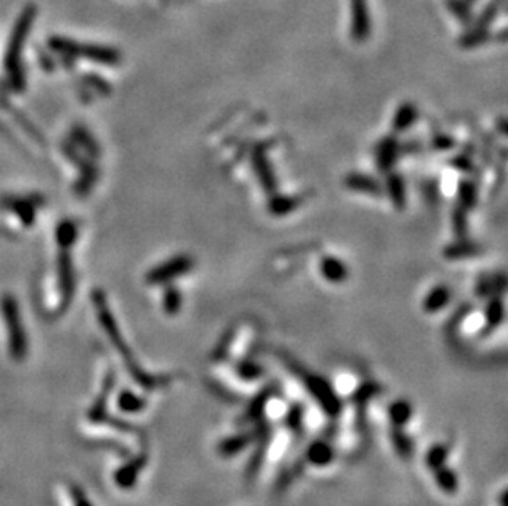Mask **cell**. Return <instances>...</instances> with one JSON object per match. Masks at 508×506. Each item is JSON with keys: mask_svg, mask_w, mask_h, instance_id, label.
Returning a JSON list of instances; mask_svg holds the SVG:
<instances>
[{"mask_svg": "<svg viewBox=\"0 0 508 506\" xmlns=\"http://www.w3.org/2000/svg\"><path fill=\"white\" fill-rule=\"evenodd\" d=\"M319 273L326 282L332 284H341L349 278V268L337 256H323L319 261Z\"/></svg>", "mask_w": 508, "mask_h": 506, "instance_id": "obj_15", "label": "cell"}, {"mask_svg": "<svg viewBox=\"0 0 508 506\" xmlns=\"http://www.w3.org/2000/svg\"><path fill=\"white\" fill-rule=\"evenodd\" d=\"M336 449L331 443L329 437H319L314 439L305 450L303 463L306 467H316V468H326L336 460Z\"/></svg>", "mask_w": 508, "mask_h": 506, "instance_id": "obj_8", "label": "cell"}, {"mask_svg": "<svg viewBox=\"0 0 508 506\" xmlns=\"http://www.w3.org/2000/svg\"><path fill=\"white\" fill-rule=\"evenodd\" d=\"M36 18V7L26 6L22 10L20 17L17 18L15 26H13L10 40H8L7 53H6V71L8 76V84L13 91L20 92L25 89V75L24 64H22V53H24L25 41L29 38L30 29Z\"/></svg>", "mask_w": 508, "mask_h": 506, "instance_id": "obj_2", "label": "cell"}, {"mask_svg": "<svg viewBox=\"0 0 508 506\" xmlns=\"http://www.w3.org/2000/svg\"><path fill=\"white\" fill-rule=\"evenodd\" d=\"M449 454H451L449 444H442V443L436 444L428 450L426 455H424V463H426L428 468H431V470L434 472L436 468L446 466Z\"/></svg>", "mask_w": 508, "mask_h": 506, "instance_id": "obj_27", "label": "cell"}, {"mask_svg": "<svg viewBox=\"0 0 508 506\" xmlns=\"http://www.w3.org/2000/svg\"><path fill=\"white\" fill-rule=\"evenodd\" d=\"M162 305H163V311L167 312L169 316H175L178 312L181 311L183 306V294L180 289L173 284H168L167 289L163 291L162 296Z\"/></svg>", "mask_w": 508, "mask_h": 506, "instance_id": "obj_30", "label": "cell"}, {"mask_svg": "<svg viewBox=\"0 0 508 506\" xmlns=\"http://www.w3.org/2000/svg\"><path fill=\"white\" fill-rule=\"evenodd\" d=\"M300 204H301V197L298 196H282L275 192V194L270 196L267 210L268 214L275 215V217H283V215L291 214L293 210L298 209Z\"/></svg>", "mask_w": 508, "mask_h": 506, "instance_id": "obj_20", "label": "cell"}, {"mask_svg": "<svg viewBox=\"0 0 508 506\" xmlns=\"http://www.w3.org/2000/svg\"><path fill=\"white\" fill-rule=\"evenodd\" d=\"M451 164L464 173H469L470 169H472V161H470L469 156H465V155H459V156H456V158H452Z\"/></svg>", "mask_w": 508, "mask_h": 506, "instance_id": "obj_38", "label": "cell"}, {"mask_svg": "<svg viewBox=\"0 0 508 506\" xmlns=\"http://www.w3.org/2000/svg\"><path fill=\"white\" fill-rule=\"evenodd\" d=\"M344 186L347 190L360 192V194H370V196H382L383 194V184L369 174L362 173H351L347 174L344 179Z\"/></svg>", "mask_w": 508, "mask_h": 506, "instance_id": "obj_14", "label": "cell"}, {"mask_svg": "<svg viewBox=\"0 0 508 506\" xmlns=\"http://www.w3.org/2000/svg\"><path fill=\"white\" fill-rule=\"evenodd\" d=\"M388 417L393 426L405 427L413 417V406L408 399H397L388 406Z\"/></svg>", "mask_w": 508, "mask_h": 506, "instance_id": "obj_23", "label": "cell"}, {"mask_svg": "<svg viewBox=\"0 0 508 506\" xmlns=\"http://www.w3.org/2000/svg\"><path fill=\"white\" fill-rule=\"evenodd\" d=\"M252 168H254L255 176H257L260 186L262 190L267 192L268 196H272L277 192V178H275L272 164H270L268 156H267V148L265 145H257L254 150H252Z\"/></svg>", "mask_w": 508, "mask_h": 506, "instance_id": "obj_9", "label": "cell"}, {"mask_svg": "<svg viewBox=\"0 0 508 506\" xmlns=\"http://www.w3.org/2000/svg\"><path fill=\"white\" fill-rule=\"evenodd\" d=\"M503 316H505V306H503V299L498 294H493L488 301L487 307H485V317H484V325L482 330H480V335H485L491 332L492 329L498 328L502 324Z\"/></svg>", "mask_w": 508, "mask_h": 506, "instance_id": "obj_18", "label": "cell"}, {"mask_svg": "<svg viewBox=\"0 0 508 506\" xmlns=\"http://www.w3.org/2000/svg\"><path fill=\"white\" fill-rule=\"evenodd\" d=\"M58 279H59V293L63 294V306L70 305L72 293L76 288L75 279V266H72L70 250H61L58 256Z\"/></svg>", "mask_w": 508, "mask_h": 506, "instance_id": "obj_10", "label": "cell"}, {"mask_svg": "<svg viewBox=\"0 0 508 506\" xmlns=\"http://www.w3.org/2000/svg\"><path fill=\"white\" fill-rule=\"evenodd\" d=\"M468 213L462 206L454 207V213H452V230H454L457 238H468Z\"/></svg>", "mask_w": 508, "mask_h": 506, "instance_id": "obj_31", "label": "cell"}, {"mask_svg": "<svg viewBox=\"0 0 508 506\" xmlns=\"http://www.w3.org/2000/svg\"><path fill=\"white\" fill-rule=\"evenodd\" d=\"M457 196H459V206L464 207L465 210H470L477 204L479 199V190L474 181L470 179H462L457 187Z\"/></svg>", "mask_w": 508, "mask_h": 506, "instance_id": "obj_28", "label": "cell"}, {"mask_svg": "<svg viewBox=\"0 0 508 506\" xmlns=\"http://www.w3.org/2000/svg\"><path fill=\"white\" fill-rule=\"evenodd\" d=\"M418 118V109L415 104L403 102L397 109L395 115H393V132L400 133L408 130Z\"/></svg>", "mask_w": 508, "mask_h": 506, "instance_id": "obj_21", "label": "cell"}, {"mask_svg": "<svg viewBox=\"0 0 508 506\" xmlns=\"http://www.w3.org/2000/svg\"><path fill=\"white\" fill-rule=\"evenodd\" d=\"M263 422H265V420L257 422L254 429L244 431V432H240V434H236V436L224 437L221 443L217 444V449H216L217 454L224 459L236 457V455H239L242 450H245L247 447H250V445H254L255 440L259 439L260 431H262V427H263Z\"/></svg>", "mask_w": 508, "mask_h": 506, "instance_id": "obj_7", "label": "cell"}, {"mask_svg": "<svg viewBox=\"0 0 508 506\" xmlns=\"http://www.w3.org/2000/svg\"><path fill=\"white\" fill-rule=\"evenodd\" d=\"M451 301V289L446 284H438L429 291L423 299V311L428 314H436L442 311L444 307L449 305Z\"/></svg>", "mask_w": 508, "mask_h": 506, "instance_id": "obj_19", "label": "cell"}, {"mask_svg": "<svg viewBox=\"0 0 508 506\" xmlns=\"http://www.w3.org/2000/svg\"><path fill=\"white\" fill-rule=\"evenodd\" d=\"M48 46L63 58L89 59L93 63L107 64V66H117L122 61L121 52L116 48H111V46L82 45L77 43V41L63 38V36H52L48 40Z\"/></svg>", "mask_w": 508, "mask_h": 506, "instance_id": "obj_3", "label": "cell"}, {"mask_svg": "<svg viewBox=\"0 0 508 506\" xmlns=\"http://www.w3.org/2000/svg\"><path fill=\"white\" fill-rule=\"evenodd\" d=\"M236 378L245 385H254L265 376V368L252 358H242L234 367Z\"/></svg>", "mask_w": 508, "mask_h": 506, "instance_id": "obj_17", "label": "cell"}, {"mask_svg": "<svg viewBox=\"0 0 508 506\" xmlns=\"http://www.w3.org/2000/svg\"><path fill=\"white\" fill-rule=\"evenodd\" d=\"M480 253V248L475 243L469 242L468 238H459V240L451 243L444 248V256L447 260H461L469 259V256H475Z\"/></svg>", "mask_w": 508, "mask_h": 506, "instance_id": "obj_24", "label": "cell"}, {"mask_svg": "<svg viewBox=\"0 0 508 506\" xmlns=\"http://www.w3.org/2000/svg\"><path fill=\"white\" fill-rule=\"evenodd\" d=\"M234 340H236V329H229L227 332L224 334L221 342L217 344L216 351L213 352V360L214 362H224V360H226V358L231 355Z\"/></svg>", "mask_w": 508, "mask_h": 506, "instance_id": "obj_32", "label": "cell"}, {"mask_svg": "<svg viewBox=\"0 0 508 506\" xmlns=\"http://www.w3.org/2000/svg\"><path fill=\"white\" fill-rule=\"evenodd\" d=\"M352 2V38L362 43L370 36L372 23H370V13L367 0H351Z\"/></svg>", "mask_w": 508, "mask_h": 506, "instance_id": "obj_11", "label": "cell"}, {"mask_svg": "<svg viewBox=\"0 0 508 506\" xmlns=\"http://www.w3.org/2000/svg\"><path fill=\"white\" fill-rule=\"evenodd\" d=\"M487 38H488L487 29H474L472 31H469L468 35L462 36L461 45L464 46V48H474V46L485 43Z\"/></svg>", "mask_w": 508, "mask_h": 506, "instance_id": "obj_34", "label": "cell"}, {"mask_svg": "<svg viewBox=\"0 0 508 506\" xmlns=\"http://www.w3.org/2000/svg\"><path fill=\"white\" fill-rule=\"evenodd\" d=\"M72 144H76L79 148H82L88 153V156L91 158H98L99 156V146L95 144V140L93 137L89 135V132H86L84 128L76 127L72 128V135H71Z\"/></svg>", "mask_w": 508, "mask_h": 506, "instance_id": "obj_29", "label": "cell"}, {"mask_svg": "<svg viewBox=\"0 0 508 506\" xmlns=\"http://www.w3.org/2000/svg\"><path fill=\"white\" fill-rule=\"evenodd\" d=\"M45 204V199L41 196L30 194V196H3L0 199V207L7 213L15 215L25 227H31L36 220L38 209Z\"/></svg>", "mask_w": 508, "mask_h": 506, "instance_id": "obj_6", "label": "cell"}, {"mask_svg": "<svg viewBox=\"0 0 508 506\" xmlns=\"http://www.w3.org/2000/svg\"><path fill=\"white\" fill-rule=\"evenodd\" d=\"M383 192H387L390 197L392 204L395 209L403 210L406 207V186L405 179L397 173H387V179L383 183Z\"/></svg>", "mask_w": 508, "mask_h": 506, "instance_id": "obj_16", "label": "cell"}, {"mask_svg": "<svg viewBox=\"0 0 508 506\" xmlns=\"http://www.w3.org/2000/svg\"><path fill=\"white\" fill-rule=\"evenodd\" d=\"M392 445L395 449V452L400 455L403 460L411 459L413 455V440L410 439V436L405 432V427L393 426L390 432Z\"/></svg>", "mask_w": 508, "mask_h": 506, "instance_id": "obj_25", "label": "cell"}, {"mask_svg": "<svg viewBox=\"0 0 508 506\" xmlns=\"http://www.w3.org/2000/svg\"><path fill=\"white\" fill-rule=\"evenodd\" d=\"M434 473V482H436L438 489L446 495H456L457 490H459V477L454 470H451L449 467L442 466L436 468Z\"/></svg>", "mask_w": 508, "mask_h": 506, "instance_id": "obj_22", "label": "cell"}, {"mask_svg": "<svg viewBox=\"0 0 508 506\" xmlns=\"http://www.w3.org/2000/svg\"><path fill=\"white\" fill-rule=\"evenodd\" d=\"M400 155V144L393 135H388L378 141L375 148V164L382 173H390L397 164Z\"/></svg>", "mask_w": 508, "mask_h": 506, "instance_id": "obj_12", "label": "cell"}, {"mask_svg": "<svg viewBox=\"0 0 508 506\" xmlns=\"http://www.w3.org/2000/svg\"><path fill=\"white\" fill-rule=\"evenodd\" d=\"M84 84L89 86V87H94L98 94L109 95V92H111V86H109L107 82H105L102 79V77H98V76H94V75L84 76Z\"/></svg>", "mask_w": 508, "mask_h": 506, "instance_id": "obj_35", "label": "cell"}, {"mask_svg": "<svg viewBox=\"0 0 508 506\" xmlns=\"http://www.w3.org/2000/svg\"><path fill=\"white\" fill-rule=\"evenodd\" d=\"M77 232H79V227H77V222L75 220H63V222L58 224L56 227V242L61 250H70V248L75 245Z\"/></svg>", "mask_w": 508, "mask_h": 506, "instance_id": "obj_26", "label": "cell"}, {"mask_svg": "<svg viewBox=\"0 0 508 506\" xmlns=\"http://www.w3.org/2000/svg\"><path fill=\"white\" fill-rule=\"evenodd\" d=\"M282 362L288 367L290 374L295 375L296 380H300V383L308 391L309 397L314 399V403L318 404L324 416L331 417V420H337L344 404H342L341 397L334 390L332 383H329L324 376L306 370L305 367H301L298 362L291 360L290 357L282 355Z\"/></svg>", "mask_w": 508, "mask_h": 506, "instance_id": "obj_1", "label": "cell"}, {"mask_svg": "<svg viewBox=\"0 0 508 506\" xmlns=\"http://www.w3.org/2000/svg\"><path fill=\"white\" fill-rule=\"evenodd\" d=\"M449 7L464 23H468L470 20V8L468 6V2H462V0H451Z\"/></svg>", "mask_w": 508, "mask_h": 506, "instance_id": "obj_37", "label": "cell"}, {"mask_svg": "<svg viewBox=\"0 0 508 506\" xmlns=\"http://www.w3.org/2000/svg\"><path fill=\"white\" fill-rule=\"evenodd\" d=\"M193 266L194 261L191 260V256L176 255L150 270L145 276V282L148 284H153V286H157V284H169L173 279L190 273L193 270Z\"/></svg>", "mask_w": 508, "mask_h": 506, "instance_id": "obj_5", "label": "cell"}, {"mask_svg": "<svg viewBox=\"0 0 508 506\" xmlns=\"http://www.w3.org/2000/svg\"><path fill=\"white\" fill-rule=\"evenodd\" d=\"M277 391L273 385L263 386L259 391V394L252 399L249 408L245 409L244 414L240 416V424H257V422L265 420V404H267L268 398Z\"/></svg>", "mask_w": 508, "mask_h": 506, "instance_id": "obj_13", "label": "cell"}, {"mask_svg": "<svg viewBox=\"0 0 508 506\" xmlns=\"http://www.w3.org/2000/svg\"><path fill=\"white\" fill-rule=\"evenodd\" d=\"M433 146L438 151H449L456 146V140L452 137L446 135V133H439V135L433 138Z\"/></svg>", "mask_w": 508, "mask_h": 506, "instance_id": "obj_36", "label": "cell"}, {"mask_svg": "<svg viewBox=\"0 0 508 506\" xmlns=\"http://www.w3.org/2000/svg\"><path fill=\"white\" fill-rule=\"evenodd\" d=\"M0 311H2L3 321H6L8 340H10V352L15 358H24L26 352V337L24 324L20 319L17 299L12 294H3L0 299Z\"/></svg>", "mask_w": 508, "mask_h": 506, "instance_id": "obj_4", "label": "cell"}, {"mask_svg": "<svg viewBox=\"0 0 508 506\" xmlns=\"http://www.w3.org/2000/svg\"><path fill=\"white\" fill-rule=\"evenodd\" d=\"M359 385L360 383L354 378V376L344 374V375L339 376L337 381L332 386H334V390H336V393L339 394V397H351V394L354 393Z\"/></svg>", "mask_w": 508, "mask_h": 506, "instance_id": "obj_33", "label": "cell"}]
</instances>
